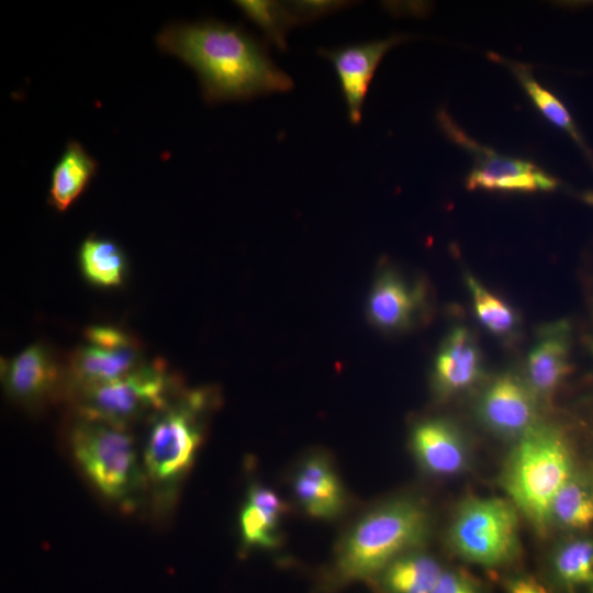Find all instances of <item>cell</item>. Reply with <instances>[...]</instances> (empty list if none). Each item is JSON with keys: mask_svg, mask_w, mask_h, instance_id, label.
I'll return each mask as SVG.
<instances>
[{"mask_svg": "<svg viewBox=\"0 0 593 593\" xmlns=\"http://www.w3.org/2000/svg\"><path fill=\"white\" fill-rule=\"evenodd\" d=\"M424 303L421 287L412 286L398 272L383 270L371 291L368 313L384 331H403L412 326Z\"/></svg>", "mask_w": 593, "mask_h": 593, "instance_id": "cell-13", "label": "cell"}, {"mask_svg": "<svg viewBox=\"0 0 593 593\" xmlns=\"http://www.w3.org/2000/svg\"><path fill=\"white\" fill-rule=\"evenodd\" d=\"M555 568L567 584L593 582V542L577 540L563 546L556 556Z\"/></svg>", "mask_w": 593, "mask_h": 593, "instance_id": "cell-25", "label": "cell"}, {"mask_svg": "<svg viewBox=\"0 0 593 593\" xmlns=\"http://www.w3.org/2000/svg\"><path fill=\"white\" fill-rule=\"evenodd\" d=\"M439 119L450 137L474 155L477 165L467 178L469 189L534 192L557 187L558 181L536 165L480 146L445 113Z\"/></svg>", "mask_w": 593, "mask_h": 593, "instance_id": "cell-8", "label": "cell"}, {"mask_svg": "<svg viewBox=\"0 0 593 593\" xmlns=\"http://www.w3.org/2000/svg\"><path fill=\"white\" fill-rule=\"evenodd\" d=\"M156 43L160 51L197 72L203 99L210 104L293 88L292 79L273 63L266 44L237 24L216 20L171 23L159 32Z\"/></svg>", "mask_w": 593, "mask_h": 593, "instance_id": "cell-1", "label": "cell"}, {"mask_svg": "<svg viewBox=\"0 0 593 593\" xmlns=\"http://www.w3.org/2000/svg\"><path fill=\"white\" fill-rule=\"evenodd\" d=\"M482 376L479 345L465 326H456L447 335L434 367V383L441 395H451L472 387Z\"/></svg>", "mask_w": 593, "mask_h": 593, "instance_id": "cell-12", "label": "cell"}, {"mask_svg": "<svg viewBox=\"0 0 593 593\" xmlns=\"http://www.w3.org/2000/svg\"><path fill=\"white\" fill-rule=\"evenodd\" d=\"M295 494L315 517H332L343 506V491L331 467L320 458L309 459L295 478Z\"/></svg>", "mask_w": 593, "mask_h": 593, "instance_id": "cell-18", "label": "cell"}, {"mask_svg": "<svg viewBox=\"0 0 593 593\" xmlns=\"http://www.w3.org/2000/svg\"><path fill=\"white\" fill-rule=\"evenodd\" d=\"M571 475L570 452L560 433L536 424L518 437L503 484L514 506L537 529L545 530L553 499Z\"/></svg>", "mask_w": 593, "mask_h": 593, "instance_id": "cell-2", "label": "cell"}, {"mask_svg": "<svg viewBox=\"0 0 593 593\" xmlns=\"http://www.w3.org/2000/svg\"><path fill=\"white\" fill-rule=\"evenodd\" d=\"M427 516L415 502L387 504L359 522L344 544L338 569L347 580L370 577L426 535Z\"/></svg>", "mask_w": 593, "mask_h": 593, "instance_id": "cell-5", "label": "cell"}, {"mask_svg": "<svg viewBox=\"0 0 593 593\" xmlns=\"http://www.w3.org/2000/svg\"><path fill=\"white\" fill-rule=\"evenodd\" d=\"M98 167V161L79 142L69 141L52 170L49 204L59 212L66 211L89 186Z\"/></svg>", "mask_w": 593, "mask_h": 593, "instance_id": "cell-17", "label": "cell"}, {"mask_svg": "<svg viewBox=\"0 0 593 593\" xmlns=\"http://www.w3.org/2000/svg\"><path fill=\"white\" fill-rule=\"evenodd\" d=\"M513 72L516 75L536 107L556 126L567 132L581 149L592 158L589 148L584 144L578 128L566 107L551 92L544 89L532 76L526 66L511 64Z\"/></svg>", "mask_w": 593, "mask_h": 593, "instance_id": "cell-24", "label": "cell"}, {"mask_svg": "<svg viewBox=\"0 0 593 593\" xmlns=\"http://www.w3.org/2000/svg\"><path fill=\"white\" fill-rule=\"evenodd\" d=\"M441 572L432 558L410 556L390 564L385 582L393 593H432Z\"/></svg>", "mask_w": 593, "mask_h": 593, "instance_id": "cell-23", "label": "cell"}, {"mask_svg": "<svg viewBox=\"0 0 593 593\" xmlns=\"http://www.w3.org/2000/svg\"><path fill=\"white\" fill-rule=\"evenodd\" d=\"M477 318L482 326L496 337L508 339L519 326L516 311L500 296L491 293L473 276L466 275Z\"/></svg>", "mask_w": 593, "mask_h": 593, "instance_id": "cell-21", "label": "cell"}, {"mask_svg": "<svg viewBox=\"0 0 593 593\" xmlns=\"http://www.w3.org/2000/svg\"><path fill=\"white\" fill-rule=\"evenodd\" d=\"M412 444L421 463L433 473L452 474L466 465L463 440L446 421L430 419L418 424L413 432Z\"/></svg>", "mask_w": 593, "mask_h": 593, "instance_id": "cell-16", "label": "cell"}, {"mask_svg": "<svg viewBox=\"0 0 593 593\" xmlns=\"http://www.w3.org/2000/svg\"><path fill=\"white\" fill-rule=\"evenodd\" d=\"M70 391L80 417L126 429L165 409L176 396V383L163 362H154L120 379Z\"/></svg>", "mask_w": 593, "mask_h": 593, "instance_id": "cell-6", "label": "cell"}, {"mask_svg": "<svg viewBox=\"0 0 593 593\" xmlns=\"http://www.w3.org/2000/svg\"><path fill=\"white\" fill-rule=\"evenodd\" d=\"M407 37L394 34L383 40L318 49V54L329 60L335 69L353 124H359L361 120L363 102L381 59Z\"/></svg>", "mask_w": 593, "mask_h": 593, "instance_id": "cell-9", "label": "cell"}, {"mask_svg": "<svg viewBox=\"0 0 593 593\" xmlns=\"http://www.w3.org/2000/svg\"><path fill=\"white\" fill-rule=\"evenodd\" d=\"M276 524L258 508L247 503L240 514V528L244 544L249 546L271 547L276 544Z\"/></svg>", "mask_w": 593, "mask_h": 593, "instance_id": "cell-26", "label": "cell"}, {"mask_svg": "<svg viewBox=\"0 0 593 593\" xmlns=\"http://www.w3.org/2000/svg\"><path fill=\"white\" fill-rule=\"evenodd\" d=\"M87 343L104 347H125L136 344L130 335L110 325H93L86 329Z\"/></svg>", "mask_w": 593, "mask_h": 593, "instance_id": "cell-27", "label": "cell"}, {"mask_svg": "<svg viewBox=\"0 0 593 593\" xmlns=\"http://www.w3.org/2000/svg\"><path fill=\"white\" fill-rule=\"evenodd\" d=\"M61 382L55 357L45 346L34 344L7 366L4 384L15 401L33 405L48 400Z\"/></svg>", "mask_w": 593, "mask_h": 593, "instance_id": "cell-11", "label": "cell"}, {"mask_svg": "<svg viewBox=\"0 0 593 593\" xmlns=\"http://www.w3.org/2000/svg\"><path fill=\"white\" fill-rule=\"evenodd\" d=\"M69 443L94 488L122 507H133L147 483L132 436L125 428L80 417Z\"/></svg>", "mask_w": 593, "mask_h": 593, "instance_id": "cell-4", "label": "cell"}, {"mask_svg": "<svg viewBox=\"0 0 593 593\" xmlns=\"http://www.w3.org/2000/svg\"><path fill=\"white\" fill-rule=\"evenodd\" d=\"M550 519L569 528H584L593 523V485L586 479L571 475L551 505Z\"/></svg>", "mask_w": 593, "mask_h": 593, "instance_id": "cell-20", "label": "cell"}, {"mask_svg": "<svg viewBox=\"0 0 593 593\" xmlns=\"http://www.w3.org/2000/svg\"><path fill=\"white\" fill-rule=\"evenodd\" d=\"M83 276L99 287L122 283L126 270V257L121 247L111 239L90 235L79 249Z\"/></svg>", "mask_w": 593, "mask_h": 593, "instance_id": "cell-19", "label": "cell"}, {"mask_svg": "<svg viewBox=\"0 0 593 593\" xmlns=\"http://www.w3.org/2000/svg\"><path fill=\"white\" fill-rule=\"evenodd\" d=\"M570 331L566 322L548 325L527 358L528 385L537 395L548 396L569 371Z\"/></svg>", "mask_w": 593, "mask_h": 593, "instance_id": "cell-15", "label": "cell"}, {"mask_svg": "<svg viewBox=\"0 0 593 593\" xmlns=\"http://www.w3.org/2000/svg\"><path fill=\"white\" fill-rule=\"evenodd\" d=\"M208 401L206 392L189 391L176 395L154 415L143 467L160 510L171 506L178 485L193 462L202 439L200 415Z\"/></svg>", "mask_w": 593, "mask_h": 593, "instance_id": "cell-3", "label": "cell"}, {"mask_svg": "<svg viewBox=\"0 0 593 593\" xmlns=\"http://www.w3.org/2000/svg\"><path fill=\"white\" fill-rule=\"evenodd\" d=\"M478 412L492 430L521 437L536 425L535 393L517 376L504 373L485 389Z\"/></svg>", "mask_w": 593, "mask_h": 593, "instance_id": "cell-10", "label": "cell"}, {"mask_svg": "<svg viewBox=\"0 0 593 593\" xmlns=\"http://www.w3.org/2000/svg\"><path fill=\"white\" fill-rule=\"evenodd\" d=\"M235 4L262 31L267 42L280 49L287 48V34L299 24L289 2L242 0L235 1Z\"/></svg>", "mask_w": 593, "mask_h": 593, "instance_id": "cell-22", "label": "cell"}, {"mask_svg": "<svg viewBox=\"0 0 593 593\" xmlns=\"http://www.w3.org/2000/svg\"><path fill=\"white\" fill-rule=\"evenodd\" d=\"M510 593H548L546 589L533 579H519L511 584Z\"/></svg>", "mask_w": 593, "mask_h": 593, "instance_id": "cell-31", "label": "cell"}, {"mask_svg": "<svg viewBox=\"0 0 593 593\" xmlns=\"http://www.w3.org/2000/svg\"><path fill=\"white\" fill-rule=\"evenodd\" d=\"M432 593H478L463 577L452 572H441Z\"/></svg>", "mask_w": 593, "mask_h": 593, "instance_id": "cell-30", "label": "cell"}, {"mask_svg": "<svg viewBox=\"0 0 593 593\" xmlns=\"http://www.w3.org/2000/svg\"><path fill=\"white\" fill-rule=\"evenodd\" d=\"M142 365L144 363L136 344L104 347L87 343L70 357V390L120 379Z\"/></svg>", "mask_w": 593, "mask_h": 593, "instance_id": "cell-14", "label": "cell"}, {"mask_svg": "<svg viewBox=\"0 0 593 593\" xmlns=\"http://www.w3.org/2000/svg\"><path fill=\"white\" fill-rule=\"evenodd\" d=\"M247 503L258 508L276 525L284 510L283 503L275 492L259 485H255L249 490Z\"/></svg>", "mask_w": 593, "mask_h": 593, "instance_id": "cell-28", "label": "cell"}, {"mask_svg": "<svg viewBox=\"0 0 593 593\" xmlns=\"http://www.w3.org/2000/svg\"><path fill=\"white\" fill-rule=\"evenodd\" d=\"M449 538L463 558L499 566L511 560L518 546V518L513 503L497 497L471 499L457 511Z\"/></svg>", "mask_w": 593, "mask_h": 593, "instance_id": "cell-7", "label": "cell"}, {"mask_svg": "<svg viewBox=\"0 0 593 593\" xmlns=\"http://www.w3.org/2000/svg\"><path fill=\"white\" fill-rule=\"evenodd\" d=\"M289 3L299 24L314 21L347 5V2L343 1H292Z\"/></svg>", "mask_w": 593, "mask_h": 593, "instance_id": "cell-29", "label": "cell"}]
</instances>
